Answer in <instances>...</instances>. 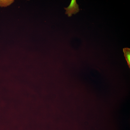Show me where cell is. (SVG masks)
Masks as SVG:
<instances>
[{
	"label": "cell",
	"mask_w": 130,
	"mask_h": 130,
	"mask_svg": "<svg viewBox=\"0 0 130 130\" xmlns=\"http://www.w3.org/2000/svg\"><path fill=\"white\" fill-rule=\"evenodd\" d=\"M13 1V0H0V6H6L10 4Z\"/></svg>",
	"instance_id": "cell-3"
},
{
	"label": "cell",
	"mask_w": 130,
	"mask_h": 130,
	"mask_svg": "<svg viewBox=\"0 0 130 130\" xmlns=\"http://www.w3.org/2000/svg\"><path fill=\"white\" fill-rule=\"evenodd\" d=\"M124 55L129 68L130 67V49L124 48L123 49Z\"/></svg>",
	"instance_id": "cell-2"
},
{
	"label": "cell",
	"mask_w": 130,
	"mask_h": 130,
	"mask_svg": "<svg viewBox=\"0 0 130 130\" xmlns=\"http://www.w3.org/2000/svg\"><path fill=\"white\" fill-rule=\"evenodd\" d=\"M65 9L66 10L65 13L67 14L68 17L71 16L72 14H75L79 11V6L76 0H71L69 6L65 8Z\"/></svg>",
	"instance_id": "cell-1"
}]
</instances>
